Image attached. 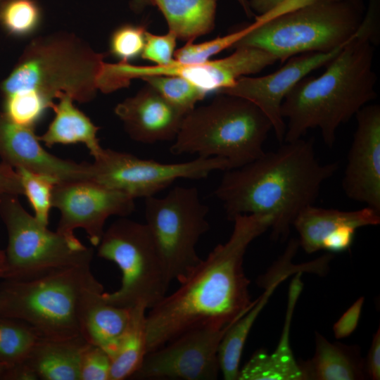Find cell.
I'll return each instance as SVG.
<instances>
[{
	"label": "cell",
	"instance_id": "e575fe53",
	"mask_svg": "<svg viewBox=\"0 0 380 380\" xmlns=\"http://www.w3.org/2000/svg\"><path fill=\"white\" fill-rule=\"evenodd\" d=\"M110 364L103 349L87 343L81 355L80 380H110Z\"/></svg>",
	"mask_w": 380,
	"mask_h": 380
},
{
	"label": "cell",
	"instance_id": "836d02e7",
	"mask_svg": "<svg viewBox=\"0 0 380 380\" xmlns=\"http://www.w3.org/2000/svg\"><path fill=\"white\" fill-rule=\"evenodd\" d=\"M144 25L125 24L116 28L110 38V53L119 62L129 63L137 58L143 51L146 33Z\"/></svg>",
	"mask_w": 380,
	"mask_h": 380
},
{
	"label": "cell",
	"instance_id": "e0dca14e",
	"mask_svg": "<svg viewBox=\"0 0 380 380\" xmlns=\"http://www.w3.org/2000/svg\"><path fill=\"white\" fill-rule=\"evenodd\" d=\"M34 127L18 125L0 111V157L15 169L45 175L58 182L90 180L91 163L64 160L46 151Z\"/></svg>",
	"mask_w": 380,
	"mask_h": 380
},
{
	"label": "cell",
	"instance_id": "7a4b0ae2",
	"mask_svg": "<svg viewBox=\"0 0 380 380\" xmlns=\"http://www.w3.org/2000/svg\"><path fill=\"white\" fill-rule=\"evenodd\" d=\"M338 168V162L319 163L313 140L301 138L224 171L214 193L229 220L239 215H269L271 237L284 240L297 215L315 203L322 184Z\"/></svg>",
	"mask_w": 380,
	"mask_h": 380
},
{
	"label": "cell",
	"instance_id": "44dd1931",
	"mask_svg": "<svg viewBox=\"0 0 380 380\" xmlns=\"http://www.w3.org/2000/svg\"><path fill=\"white\" fill-rule=\"evenodd\" d=\"M299 363L305 380H358L364 379L367 374L359 348L331 343L318 332L314 356Z\"/></svg>",
	"mask_w": 380,
	"mask_h": 380
},
{
	"label": "cell",
	"instance_id": "ee69618b",
	"mask_svg": "<svg viewBox=\"0 0 380 380\" xmlns=\"http://www.w3.org/2000/svg\"><path fill=\"white\" fill-rule=\"evenodd\" d=\"M236 1L241 5L245 13L248 18H251L252 16H254V13L250 7L248 0H236Z\"/></svg>",
	"mask_w": 380,
	"mask_h": 380
},
{
	"label": "cell",
	"instance_id": "7dc6e473",
	"mask_svg": "<svg viewBox=\"0 0 380 380\" xmlns=\"http://www.w3.org/2000/svg\"><path fill=\"white\" fill-rule=\"evenodd\" d=\"M6 1H7V0H6Z\"/></svg>",
	"mask_w": 380,
	"mask_h": 380
},
{
	"label": "cell",
	"instance_id": "f546056e",
	"mask_svg": "<svg viewBox=\"0 0 380 380\" xmlns=\"http://www.w3.org/2000/svg\"><path fill=\"white\" fill-rule=\"evenodd\" d=\"M42 18L34 0H7L0 10V25L8 34L23 37L32 34Z\"/></svg>",
	"mask_w": 380,
	"mask_h": 380
},
{
	"label": "cell",
	"instance_id": "f35d334b",
	"mask_svg": "<svg viewBox=\"0 0 380 380\" xmlns=\"http://www.w3.org/2000/svg\"><path fill=\"white\" fill-rule=\"evenodd\" d=\"M367 375L373 380L380 379V327L373 336L371 347L365 362Z\"/></svg>",
	"mask_w": 380,
	"mask_h": 380
},
{
	"label": "cell",
	"instance_id": "ab89813d",
	"mask_svg": "<svg viewBox=\"0 0 380 380\" xmlns=\"http://www.w3.org/2000/svg\"><path fill=\"white\" fill-rule=\"evenodd\" d=\"M3 380H36L38 377L25 360L9 366L1 377Z\"/></svg>",
	"mask_w": 380,
	"mask_h": 380
},
{
	"label": "cell",
	"instance_id": "2e32d148",
	"mask_svg": "<svg viewBox=\"0 0 380 380\" xmlns=\"http://www.w3.org/2000/svg\"><path fill=\"white\" fill-rule=\"evenodd\" d=\"M355 117L341 186L348 198L380 213V106L366 105Z\"/></svg>",
	"mask_w": 380,
	"mask_h": 380
},
{
	"label": "cell",
	"instance_id": "8fae6325",
	"mask_svg": "<svg viewBox=\"0 0 380 380\" xmlns=\"http://www.w3.org/2000/svg\"><path fill=\"white\" fill-rule=\"evenodd\" d=\"M91 163V179L133 198L144 199L179 179H202L217 170L230 169L221 158H196L175 163L141 159L129 153L103 148Z\"/></svg>",
	"mask_w": 380,
	"mask_h": 380
},
{
	"label": "cell",
	"instance_id": "1f68e13d",
	"mask_svg": "<svg viewBox=\"0 0 380 380\" xmlns=\"http://www.w3.org/2000/svg\"><path fill=\"white\" fill-rule=\"evenodd\" d=\"M259 25L258 20L243 28L223 37L201 44L187 42L174 53V60L182 64H196L208 61L211 56L232 46Z\"/></svg>",
	"mask_w": 380,
	"mask_h": 380
},
{
	"label": "cell",
	"instance_id": "83f0119b",
	"mask_svg": "<svg viewBox=\"0 0 380 380\" xmlns=\"http://www.w3.org/2000/svg\"><path fill=\"white\" fill-rule=\"evenodd\" d=\"M40 338L27 322L0 316V362L9 367L25 360Z\"/></svg>",
	"mask_w": 380,
	"mask_h": 380
},
{
	"label": "cell",
	"instance_id": "6da1fadb",
	"mask_svg": "<svg viewBox=\"0 0 380 380\" xmlns=\"http://www.w3.org/2000/svg\"><path fill=\"white\" fill-rule=\"evenodd\" d=\"M228 240L218 244L146 317L147 353L196 328L226 329L254 305L243 262L248 246L270 229L269 215H239Z\"/></svg>",
	"mask_w": 380,
	"mask_h": 380
},
{
	"label": "cell",
	"instance_id": "cb8c5ba5",
	"mask_svg": "<svg viewBox=\"0 0 380 380\" xmlns=\"http://www.w3.org/2000/svg\"><path fill=\"white\" fill-rule=\"evenodd\" d=\"M57 99L58 102L51 106L54 118L47 130L39 136V141L48 147L82 143L94 158L97 156L103 149L96 136L99 127L74 106L70 96L61 94Z\"/></svg>",
	"mask_w": 380,
	"mask_h": 380
},
{
	"label": "cell",
	"instance_id": "30bf717a",
	"mask_svg": "<svg viewBox=\"0 0 380 380\" xmlns=\"http://www.w3.org/2000/svg\"><path fill=\"white\" fill-rule=\"evenodd\" d=\"M148 231L171 281H181L201 261L196 245L209 229L208 207L197 188L175 186L163 197L145 198Z\"/></svg>",
	"mask_w": 380,
	"mask_h": 380
},
{
	"label": "cell",
	"instance_id": "b9f144b4",
	"mask_svg": "<svg viewBox=\"0 0 380 380\" xmlns=\"http://www.w3.org/2000/svg\"><path fill=\"white\" fill-rule=\"evenodd\" d=\"M148 5H152L151 0H132V8L137 12Z\"/></svg>",
	"mask_w": 380,
	"mask_h": 380
},
{
	"label": "cell",
	"instance_id": "f1b7e54d",
	"mask_svg": "<svg viewBox=\"0 0 380 380\" xmlns=\"http://www.w3.org/2000/svg\"><path fill=\"white\" fill-rule=\"evenodd\" d=\"M141 79L185 115L206 96L203 90L182 77L150 75Z\"/></svg>",
	"mask_w": 380,
	"mask_h": 380
},
{
	"label": "cell",
	"instance_id": "603a6c76",
	"mask_svg": "<svg viewBox=\"0 0 380 380\" xmlns=\"http://www.w3.org/2000/svg\"><path fill=\"white\" fill-rule=\"evenodd\" d=\"M87 342L81 336L66 339L41 338L26 361L42 380H80L81 355Z\"/></svg>",
	"mask_w": 380,
	"mask_h": 380
},
{
	"label": "cell",
	"instance_id": "9c48e42d",
	"mask_svg": "<svg viewBox=\"0 0 380 380\" xmlns=\"http://www.w3.org/2000/svg\"><path fill=\"white\" fill-rule=\"evenodd\" d=\"M96 247L98 256L115 262L122 273L120 287L103 293L106 303L150 309L167 295L171 280L145 223L122 217L104 231Z\"/></svg>",
	"mask_w": 380,
	"mask_h": 380
},
{
	"label": "cell",
	"instance_id": "7bdbcfd3",
	"mask_svg": "<svg viewBox=\"0 0 380 380\" xmlns=\"http://www.w3.org/2000/svg\"><path fill=\"white\" fill-rule=\"evenodd\" d=\"M6 270L5 251L0 250V279H4Z\"/></svg>",
	"mask_w": 380,
	"mask_h": 380
},
{
	"label": "cell",
	"instance_id": "d6986e66",
	"mask_svg": "<svg viewBox=\"0 0 380 380\" xmlns=\"http://www.w3.org/2000/svg\"><path fill=\"white\" fill-rule=\"evenodd\" d=\"M134 141L146 144L173 141L185 115L147 84L114 109Z\"/></svg>",
	"mask_w": 380,
	"mask_h": 380
},
{
	"label": "cell",
	"instance_id": "60d3db41",
	"mask_svg": "<svg viewBox=\"0 0 380 380\" xmlns=\"http://www.w3.org/2000/svg\"><path fill=\"white\" fill-rule=\"evenodd\" d=\"M285 1L286 0H250L249 5L252 11L253 10L258 13V15H261L272 10Z\"/></svg>",
	"mask_w": 380,
	"mask_h": 380
},
{
	"label": "cell",
	"instance_id": "4316f807",
	"mask_svg": "<svg viewBox=\"0 0 380 380\" xmlns=\"http://www.w3.org/2000/svg\"><path fill=\"white\" fill-rule=\"evenodd\" d=\"M274 291L267 286L252 308L226 331L218 348L220 371L226 380H238L239 364L248 334L262 309Z\"/></svg>",
	"mask_w": 380,
	"mask_h": 380
},
{
	"label": "cell",
	"instance_id": "7c38bea8",
	"mask_svg": "<svg viewBox=\"0 0 380 380\" xmlns=\"http://www.w3.org/2000/svg\"><path fill=\"white\" fill-rule=\"evenodd\" d=\"M52 206L61 212L57 232L75 236L74 229L82 228L89 241L97 246L104 233L107 219L125 217L135 208L134 198L91 180L57 183Z\"/></svg>",
	"mask_w": 380,
	"mask_h": 380
},
{
	"label": "cell",
	"instance_id": "d6a6232c",
	"mask_svg": "<svg viewBox=\"0 0 380 380\" xmlns=\"http://www.w3.org/2000/svg\"><path fill=\"white\" fill-rule=\"evenodd\" d=\"M4 98L5 115L13 122L30 127L43 117L51 106L42 98L33 93H17Z\"/></svg>",
	"mask_w": 380,
	"mask_h": 380
},
{
	"label": "cell",
	"instance_id": "4dcf8cb0",
	"mask_svg": "<svg viewBox=\"0 0 380 380\" xmlns=\"http://www.w3.org/2000/svg\"><path fill=\"white\" fill-rule=\"evenodd\" d=\"M20 177L25 195L34 212V217L48 226L52 206L53 192L58 183L51 177L36 173L24 168L15 169Z\"/></svg>",
	"mask_w": 380,
	"mask_h": 380
},
{
	"label": "cell",
	"instance_id": "74e56055",
	"mask_svg": "<svg viewBox=\"0 0 380 380\" xmlns=\"http://www.w3.org/2000/svg\"><path fill=\"white\" fill-rule=\"evenodd\" d=\"M23 195V187L20 177L9 165L0 163V195Z\"/></svg>",
	"mask_w": 380,
	"mask_h": 380
},
{
	"label": "cell",
	"instance_id": "d4e9b609",
	"mask_svg": "<svg viewBox=\"0 0 380 380\" xmlns=\"http://www.w3.org/2000/svg\"><path fill=\"white\" fill-rule=\"evenodd\" d=\"M162 12L169 32L193 42L215 27L217 0H151Z\"/></svg>",
	"mask_w": 380,
	"mask_h": 380
},
{
	"label": "cell",
	"instance_id": "8992f818",
	"mask_svg": "<svg viewBox=\"0 0 380 380\" xmlns=\"http://www.w3.org/2000/svg\"><path fill=\"white\" fill-rule=\"evenodd\" d=\"M90 264L57 269L26 280L0 283V316L29 324L41 338L66 339L80 334L89 298L103 292Z\"/></svg>",
	"mask_w": 380,
	"mask_h": 380
},
{
	"label": "cell",
	"instance_id": "277c9868",
	"mask_svg": "<svg viewBox=\"0 0 380 380\" xmlns=\"http://www.w3.org/2000/svg\"><path fill=\"white\" fill-rule=\"evenodd\" d=\"M106 55L68 32L34 38L0 84L3 97L33 93L51 105L61 94L73 101H92Z\"/></svg>",
	"mask_w": 380,
	"mask_h": 380
},
{
	"label": "cell",
	"instance_id": "8d00e7d4",
	"mask_svg": "<svg viewBox=\"0 0 380 380\" xmlns=\"http://www.w3.org/2000/svg\"><path fill=\"white\" fill-rule=\"evenodd\" d=\"M364 298H359L334 324L333 331L336 338H346L356 329L364 303Z\"/></svg>",
	"mask_w": 380,
	"mask_h": 380
},
{
	"label": "cell",
	"instance_id": "4fadbf2b",
	"mask_svg": "<svg viewBox=\"0 0 380 380\" xmlns=\"http://www.w3.org/2000/svg\"><path fill=\"white\" fill-rule=\"evenodd\" d=\"M229 329L201 327L180 334L148 353L132 378L216 379L220 372L218 348Z\"/></svg>",
	"mask_w": 380,
	"mask_h": 380
},
{
	"label": "cell",
	"instance_id": "f6af8a7d",
	"mask_svg": "<svg viewBox=\"0 0 380 380\" xmlns=\"http://www.w3.org/2000/svg\"><path fill=\"white\" fill-rule=\"evenodd\" d=\"M7 367L8 366L0 362V379Z\"/></svg>",
	"mask_w": 380,
	"mask_h": 380
},
{
	"label": "cell",
	"instance_id": "ac0fdd59",
	"mask_svg": "<svg viewBox=\"0 0 380 380\" xmlns=\"http://www.w3.org/2000/svg\"><path fill=\"white\" fill-rule=\"evenodd\" d=\"M380 223V213L365 206L356 210L306 207L293 226L299 235V246L308 254L320 250L343 252L351 246L357 229Z\"/></svg>",
	"mask_w": 380,
	"mask_h": 380
},
{
	"label": "cell",
	"instance_id": "5bb4252c",
	"mask_svg": "<svg viewBox=\"0 0 380 380\" xmlns=\"http://www.w3.org/2000/svg\"><path fill=\"white\" fill-rule=\"evenodd\" d=\"M264 59L260 51L248 46L235 49L230 56L196 64H182L174 61L166 66H137L129 63H110L108 75L117 88L129 85L135 78L150 75L182 77L206 94L231 87L240 77L260 72Z\"/></svg>",
	"mask_w": 380,
	"mask_h": 380
},
{
	"label": "cell",
	"instance_id": "3957f363",
	"mask_svg": "<svg viewBox=\"0 0 380 380\" xmlns=\"http://www.w3.org/2000/svg\"><path fill=\"white\" fill-rule=\"evenodd\" d=\"M379 13L369 9L352 38L316 77H305L289 91L281 107L287 118L284 141L301 139L313 128L325 145L334 146L341 125L375 99L374 44L379 42Z\"/></svg>",
	"mask_w": 380,
	"mask_h": 380
},
{
	"label": "cell",
	"instance_id": "bcb514c9",
	"mask_svg": "<svg viewBox=\"0 0 380 380\" xmlns=\"http://www.w3.org/2000/svg\"><path fill=\"white\" fill-rule=\"evenodd\" d=\"M6 1V0H0V10L3 4Z\"/></svg>",
	"mask_w": 380,
	"mask_h": 380
},
{
	"label": "cell",
	"instance_id": "d590c367",
	"mask_svg": "<svg viewBox=\"0 0 380 380\" xmlns=\"http://www.w3.org/2000/svg\"><path fill=\"white\" fill-rule=\"evenodd\" d=\"M177 37L171 32L163 35L146 33L145 44L141 53L144 60L155 63L158 66L170 65L174 60Z\"/></svg>",
	"mask_w": 380,
	"mask_h": 380
},
{
	"label": "cell",
	"instance_id": "7402d4cb",
	"mask_svg": "<svg viewBox=\"0 0 380 380\" xmlns=\"http://www.w3.org/2000/svg\"><path fill=\"white\" fill-rule=\"evenodd\" d=\"M103 293L97 292L89 298L81 319L80 334L110 357L129 325L132 308L109 304L103 300Z\"/></svg>",
	"mask_w": 380,
	"mask_h": 380
},
{
	"label": "cell",
	"instance_id": "ffe728a7",
	"mask_svg": "<svg viewBox=\"0 0 380 380\" xmlns=\"http://www.w3.org/2000/svg\"><path fill=\"white\" fill-rule=\"evenodd\" d=\"M301 273L297 272L289 286L285 322L275 350L270 354L265 349L256 350L239 370L238 380H305L304 372L293 356L289 342L291 319L303 289Z\"/></svg>",
	"mask_w": 380,
	"mask_h": 380
},
{
	"label": "cell",
	"instance_id": "9a60e30c",
	"mask_svg": "<svg viewBox=\"0 0 380 380\" xmlns=\"http://www.w3.org/2000/svg\"><path fill=\"white\" fill-rule=\"evenodd\" d=\"M329 52H309L294 56L277 71L262 77L243 76L217 93L239 96L258 107L272 122L277 139L283 142L286 123L281 115L282 102L289 91L313 70L326 65L343 49Z\"/></svg>",
	"mask_w": 380,
	"mask_h": 380
},
{
	"label": "cell",
	"instance_id": "ba28073f",
	"mask_svg": "<svg viewBox=\"0 0 380 380\" xmlns=\"http://www.w3.org/2000/svg\"><path fill=\"white\" fill-rule=\"evenodd\" d=\"M0 217L7 234L3 279L26 280L57 269L91 264L94 250L75 236L52 232L11 194L0 195Z\"/></svg>",
	"mask_w": 380,
	"mask_h": 380
},
{
	"label": "cell",
	"instance_id": "52a82bcc",
	"mask_svg": "<svg viewBox=\"0 0 380 380\" xmlns=\"http://www.w3.org/2000/svg\"><path fill=\"white\" fill-rule=\"evenodd\" d=\"M272 122L245 99L218 94L208 104L187 113L170 148L173 155L227 160L230 170L261 156Z\"/></svg>",
	"mask_w": 380,
	"mask_h": 380
},
{
	"label": "cell",
	"instance_id": "484cf974",
	"mask_svg": "<svg viewBox=\"0 0 380 380\" xmlns=\"http://www.w3.org/2000/svg\"><path fill=\"white\" fill-rule=\"evenodd\" d=\"M144 304L132 308L129 325L110 356V380H123L140 368L147 354L146 310Z\"/></svg>",
	"mask_w": 380,
	"mask_h": 380
},
{
	"label": "cell",
	"instance_id": "5b68a950",
	"mask_svg": "<svg viewBox=\"0 0 380 380\" xmlns=\"http://www.w3.org/2000/svg\"><path fill=\"white\" fill-rule=\"evenodd\" d=\"M364 11L362 0H286L232 48H259L281 62L301 53L329 52L352 38Z\"/></svg>",
	"mask_w": 380,
	"mask_h": 380
}]
</instances>
